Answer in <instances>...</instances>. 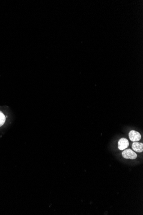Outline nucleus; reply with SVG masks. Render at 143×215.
Wrapping results in <instances>:
<instances>
[{"label": "nucleus", "mask_w": 143, "mask_h": 215, "mask_svg": "<svg viewBox=\"0 0 143 215\" xmlns=\"http://www.w3.org/2000/svg\"><path fill=\"white\" fill-rule=\"evenodd\" d=\"M122 156L126 159H135L137 158V154L130 149H126L122 152Z\"/></svg>", "instance_id": "1"}, {"label": "nucleus", "mask_w": 143, "mask_h": 215, "mask_svg": "<svg viewBox=\"0 0 143 215\" xmlns=\"http://www.w3.org/2000/svg\"><path fill=\"white\" fill-rule=\"evenodd\" d=\"M129 139L132 142H138L141 138L140 133L135 130H132L129 132Z\"/></svg>", "instance_id": "2"}, {"label": "nucleus", "mask_w": 143, "mask_h": 215, "mask_svg": "<svg viewBox=\"0 0 143 215\" xmlns=\"http://www.w3.org/2000/svg\"><path fill=\"white\" fill-rule=\"evenodd\" d=\"M129 145V141L125 138H122L118 141V148L120 150H123L127 149Z\"/></svg>", "instance_id": "3"}, {"label": "nucleus", "mask_w": 143, "mask_h": 215, "mask_svg": "<svg viewBox=\"0 0 143 215\" xmlns=\"http://www.w3.org/2000/svg\"><path fill=\"white\" fill-rule=\"evenodd\" d=\"M132 149L138 152H141L143 151V144L141 143L134 142L132 143Z\"/></svg>", "instance_id": "4"}, {"label": "nucleus", "mask_w": 143, "mask_h": 215, "mask_svg": "<svg viewBox=\"0 0 143 215\" xmlns=\"http://www.w3.org/2000/svg\"><path fill=\"white\" fill-rule=\"evenodd\" d=\"M6 118L4 114L0 110V127H2L4 125L5 123Z\"/></svg>", "instance_id": "5"}]
</instances>
